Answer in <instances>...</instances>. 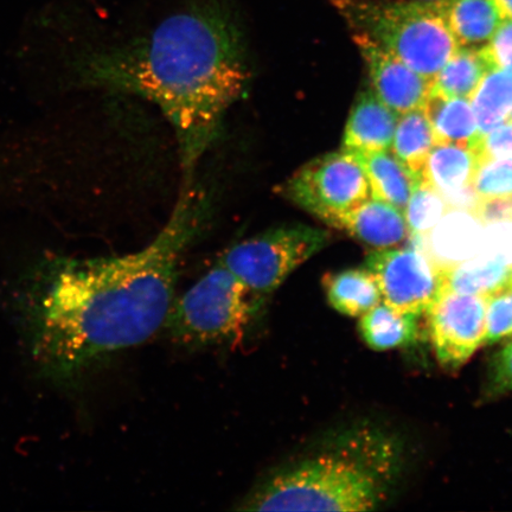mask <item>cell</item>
I'll list each match as a JSON object with an SVG mask.
<instances>
[{"label":"cell","instance_id":"obj_1","mask_svg":"<svg viewBox=\"0 0 512 512\" xmlns=\"http://www.w3.org/2000/svg\"><path fill=\"white\" fill-rule=\"evenodd\" d=\"M207 200L183 187L170 220L142 251L44 265L24 288L29 347L48 379H75L92 364L164 329L182 256L200 234Z\"/></svg>","mask_w":512,"mask_h":512},{"label":"cell","instance_id":"obj_2","mask_svg":"<svg viewBox=\"0 0 512 512\" xmlns=\"http://www.w3.org/2000/svg\"><path fill=\"white\" fill-rule=\"evenodd\" d=\"M80 73L88 85L159 107L174 127L183 187L194 184L197 165L251 81L238 23L211 4L178 12L123 48L87 57Z\"/></svg>","mask_w":512,"mask_h":512},{"label":"cell","instance_id":"obj_3","mask_svg":"<svg viewBox=\"0 0 512 512\" xmlns=\"http://www.w3.org/2000/svg\"><path fill=\"white\" fill-rule=\"evenodd\" d=\"M401 448L376 427L343 432L324 451L286 466L247 496V511H369L387 501Z\"/></svg>","mask_w":512,"mask_h":512},{"label":"cell","instance_id":"obj_4","mask_svg":"<svg viewBox=\"0 0 512 512\" xmlns=\"http://www.w3.org/2000/svg\"><path fill=\"white\" fill-rule=\"evenodd\" d=\"M338 9L355 34L369 37L431 81L459 49L434 3L339 0Z\"/></svg>","mask_w":512,"mask_h":512},{"label":"cell","instance_id":"obj_5","mask_svg":"<svg viewBox=\"0 0 512 512\" xmlns=\"http://www.w3.org/2000/svg\"><path fill=\"white\" fill-rule=\"evenodd\" d=\"M264 303L219 260L172 303L164 329L175 341L204 347L238 341Z\"/></svg>","mask_w":512,"mask_h":512},{"label":"cell","instance_id":"obj_6","mask_svg":"<svg viewBox=\"0 0 512 512\" xmlns=\"http://www.w3.org/2000/svg\"><path fill=\"white\" fill-rule=\"evenodd\" d=\"M331 235L305 224H285L243 240L220 261L261 303L298 267L328 245Z\"/></svg>","mask_w":512,"mask_h":512},{"label":"cell","instance_id":"obj_7","mask_svg":"<svg viewBox=\"0 0 512 512\" xmlns=\"http://www.w3.org/2000/svg\"><path fill=\"white\" fill-rule=\"evenodd\" d=\"M280 192L337 229H342L345 220L373 197L366 172L344 149L303 165L281 185Z\"/></svg>","mask_w":512,"mask_h":512},{"label":"cell","instance_id":"obj_8","mask_svg":"<svg viewBox=\"0 0 512 512\" xmlns=\"http://www.w3.org/2000/svg\"><path fill=\"white\" fill-rule=\"evenodd\" d=\"M366 268L375 275L384 303L401 313L426 312L443 286V273L414 247L377 249L368 254Z\"/></svg>","mask_w":512,"mask_h":512},{"label":"cell","instance_id":"obj_9","mask_svg":"<svg viewBox=\"0 0 512 512\" xmlns=\"http://www.w3.org/2000/svg\"><path fill=\"white\" fill-rule=\"evenodd\" d=\"M486 307L488 298L440 291L426 312L441 367L459 369L484 344Z\"/></svg>","mask_w":512,"mask_h":512},{"label":"cell","instance_id":"obj_10","mask_svg":"<svg viewBox=\"0 0 512 512\" xmlns=\"http://www.w3.org/2000/svg\"><path fill=\"white\" fill-rule=\"evenodd\" d=\"M354 40L366 61L373 91L384 104L399 117L421 110L431 94L433 81L416 73L369 37L355 34Z\"/></svg>","mask_w":512,"mask_h":512},{"label":"cell","instance_id":"obj_11","mask_svg":"<svg viewBox=\"0 0 512 512\" xmlns=\"http://www.w3.org/2000/svg\"><path fill=\"white\" fill-rule=\"evenodd\" d=\"M484 224L464 210H450L430 233L412 235L420 249L440 271L462 264L480 253Z\"/></svg>","mask_w":512,"mask_h":512},{"label":"cell","instance_id":"obj_12","mask_svg":"<svg viewBox=\"0 0 512 512\" xmlns=\"http://www.w3.org/2000/svg\"><path fill=\"white\" fill-rule=\"evenodd\" d=\"M399 115L373 89L358 96L345 127V150L382 151L392 147Z\"/></svg>","mask_w":512,"mask_h":512},{"label":"cell","instance_id":"obj_13","mask_svg":"<svg viewBox=\"0 0 512 512\" xmlns=\"http://www.w3.org/2000/svg\"><path fill=\"white\" fill-rule=\"evenodd\" d=\"M433 3L459 48L486 46L505 19L495 0H439Z\"/></svg>","mask_w":512,"mask_h":512},{"label":"cell","instance_id":"obj_14","mask_svg":"<svg viewBox=\"0 0 512 512\" xmlns=\"http://www.w3.org/2000/svg\"><path fill=\"white\" fill-rule=\"evenodd\" d=\"M342 230L377 249L399 246L412 236L405 214L374 197L345 220Z\"/></svg>","mask_w":512,"mask_h":512},{"label":"cell","instance_id":"obj_15","mask_svg":"<svg viewBox=\"0 0 512 512\" xmlns=\"http://www.w3.org/2000/svg\"><path fill=\"white\" fill-rule=\"evenodd\" d=\"M345 150V149H344ZM362 166L368 177L371 195L392 204L405 214L416 183L415 177L392 152L345 150Z\"/></svg>","mask_w":512,"mask_h":512},{"label":"cell","instance_id":"obj_16","mask_svg":"<svg viewBox=\"0 0 512 512\" xmlns=\"http://www.w3.org/2000/svg\"><path fill=\"white\" fill-rule=\"evenodd\" d=\"M441 273V290L490 298L508 290L512 265L495 256L478 254Z\"/></svg>","mask_w":512,"mask_h":512},{"label":"cell","instance_id":"obj_17","mask_svg":"<svg viewBox=\"0 0 512 512\" xmlns=\"http://www.w3.org/2000/svg\"><path fill=\"white\" fill-rule=\"evenodd\" d=\"M477 158L470 147L457 144H435L427 158L422 179L445 198L451 200L472 187Z\"/></svg>","mask_w":512,"mask_h":512},{"label":"cell","instance_id":"obj_18","mask_svg":"<svg viewBox=\"0 0 512 512\" xmlns=\"http://www.w3.org/2000/svg\"><path fill=\"white\" fill-rule=\"evenodd\" d=\"M421 110L430 120L435 144H457L471 149L477 142L480 134L470 100L447 98L431 91Z\"/></svg>","mask_w":512,"mask_h":512},{"label":"cell","instance_id":"obj_19","mask_svg":"<svg viewBox=\"0 0 512 512\" xmlns=\"http://www.w3.org/2000/svg\"><path fill=\"white\" fill-rule=\"evenodd\" d=\"M323 287L329 304L349 317L363 316L382 300L379 283L367 268L325 274Z\"/></svg>","mask_w":512,"mask_h":512},{"label":"cell","instance_id":"obj_20","mask_svg":"<svg viewBox=\"0 0 512 512\" xmlns=\"http://www.w3.org/2000/svg\"><path fill=\"white\" fill-rule=\"evenodd\" d=\"M497 69L485 47L459 48L433 80L432 92L471 100L480 82Z\"/></svg>","mask_w":512,"mask_h":512},{"label":"cell","instance_id":"obj_21","mask_svg":"<svg viewBox=\"0 0 512 512\" xmlns=\"http://www.w3.org/2000/svg\"><path fill=\"white\" fill-rule=\"evenodd\" d=\"M360 330L370 349L386 351L408 347L418 339V316L395 311L383 302L364 313Z\"/></svg>","mask_w":512,"mask_h":512},{"label":"cell","instance_id":"obj_22","mask_svg":"<svg viewBox=\"0 0 512 512\" xmlns=\"http://www.w3.org/2000/svg\"><path fill=\"white\" fill-rule=\"evenodd\" d=\"M434 146L433 128L424 111L415 110L401 115L390 152L415 177L422 178L427 158Z\"/></svg>","mask_w":512,"mask_h":512},{"label":"cell","instance_id":"obj_23","mask_svg":"<svg viewBox=\"0 0 512 512\" xmlns=\"http://www.w3.org/2000/svg\"><path fill=\"white\" fill-rule=\"evenodd\" d=\"M470 101L480 136L507 123L512 112V73L504 69L492 70L480 82Z\"/></svg>","mask_w":512,"mask_h":512},{"label":"cell","instance_id":"obj_24","mask_svg":"<svg viewBox=\"0 0 512 512\" xmlns=\"http://www.w3.org/2000/svg\"><path fill=\"white\" fill-rule=\"evenodd\" d=\"M450 211L447 202L432 185L420 179L416 183L405 210L412 235H426Z\"/></svg>","mask_w":512,"mask_h":512},{"label":"cell","instance_id":"obj_25","mask_svg":"<svg viewBox=\"0 0 512 512\" xmlns=\"http://www.w3.org/2000/svg\"><path fill=\"white\" fill-rule=\"evenodd\" d=\"M472 185L478 198L512 196V160H486L477 164Z\"/></svg>","mask_w":512,"mask_h":512},{"label":"cell","instance_id":"obj_26","mask_svg":"<svg viewBox=\"0 0 512 512\" xmlns=\"http://www.w3.org/2000/svg\"><path fill=\"white\" fill-rule=\"evenodd\" d=\"M512 336V291L488 298L484 344H494Z\"/></svg>","mask_w":512,"mask_h":512},{"label":"cell","instance_id":"obj_27","mask_svg":"<svg viewBox=\"0 0 512 512\" xmlns=\"http://www.w3.org/2000/svg\"><path fill=\"white\" fill-rule=\"evenodd\" d=\"M471 150L476 155L477 164L486 160H512V120L479 136Z\"/></svg>","mask_w":512,"mask_h":512},{"label":"cell","instance_id":"obj_28","mask_svg":"<svg viewBox=\"0 0 512 512\" xmlns=\"http://www.w3.org/2000/svg\"><path fill=\"white\" fill-rule=\"evenodd\" d=\"M479 254L495 256L512 265V221L486 224Z\"/></svg>","mask_w":512,"mask_h":512},{"label":"cell","instance_id":"obj_29","mask_svg":"<svg viewBox=\"0 0 512 512\" xmlns=\"http://www.w3.org/2000/svg\"><path fill=\"white\" fill-rule=\"evenodd\" d=\"M485 392L488 398L512 392V343L499 351L492 361Z\"/></svg>","mask_w":512,"mask_h":512},{"label":"cell","instance_id":"obj_30","mask_svg":"<svg viewBox=\"0 0 512 512\" xmlns=\"http://www.w3.org/2000/svg\"><path fill=\"white\" fill-rule=\"evenodd\" d=\"M497 69L512 73V19L505 18L491 41L484 46Z\"/></svg>","mask_w":512,"mask_h":512},{"label":"cell","instance_id":"obj_31","mask_svg":"<svg viewBox=\"0 0 512 512\" xmlns=\"http://www.w3.org/2000/svg\"><path fill=\"white\" fill-rule=\"evenodd\" d=\"M473 215L484 226L490 223L512 221V196L479 198Z\"/></svg>","mask_w":512,"mask_h":512},{"label":"cell","instance_id":"obj_32","mask_svg":"<svg viewBox=\"0 0 512 512\" xmlns=\"http://www.w3.org/2000/svg\"><path fill=\"white\" fill-rule=\"evenodd\" d=\"M495 2L503 12L504 17L512 19V0H495Z\"/></svg>","mask_w":512,"mask_h":512},{"label":"cell","instance_id":"obj_33","mask_svg":"<svg viewBox=\"0 0 512 512\" xmlns=\"http://www.w3.org/2000/svg\"><path fill=\"white\" fill-rule=\"evenodd\" d=\"M415 2L433 3V2H439V0H415Z\"/></svg>","mask_w":512,"mask_h":512},{"label":"cell","instance_id":"obj_34","mask_svg":"<svg viewBox=\"0 0 512 512\" xmlns=\"http://www.w3.org/2000/svg\"><path fill=\"white\" fill-rule=\"evenodd\" d=\"M507 291H512V277L509 281V285H508V290Z\"/></svg>","mask_w":512,"mask_h":512},{"label":"cell","instance_id":"obj_35","mask_svg":"<svg viewBox=\"0 0 512 512\" xmlns=\"http://www.w3.org/2000/svg\"><path fill=\"white\" fill-rule=\"evenodd\" d=\"M509 120H512V112H511V114H510V119H509Z\"/></svg>","mask_w":512,"mask_h":512}]
</instances>
